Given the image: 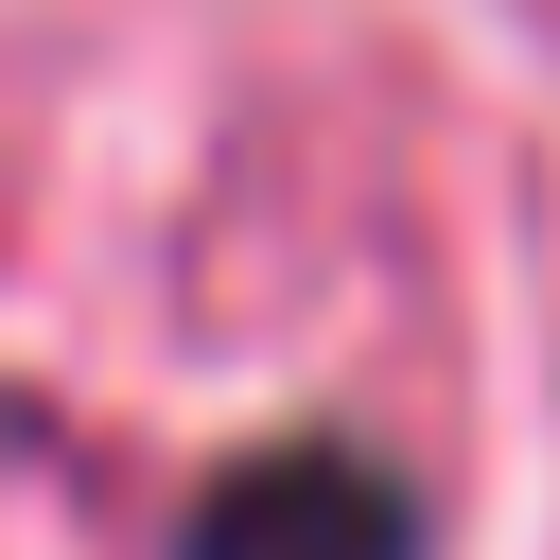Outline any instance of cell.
Returning a JSON list of instances; mask_svg holds the SVG:
<instances>
[{
    "instance_id": "1",
    "label": "cell",
    "mask_w": 560,
    "mask_h": 560,
    "mask_svg": "<svg viewBox=\"0 0 560 560\" xmlns=\"http://www.w3.org/2000/svg\"><path fill=\"white\" fill-rule=\"evenodd\" d=\"M192 560H420V508H402V472L298 438V455H245L192 508Z\"/></svg>"
}]
</instances>
